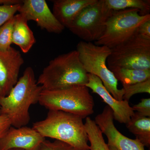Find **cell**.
<instances>
[{
	"label": "cell",
	"instance_id": "1",
	"mask_svg": "<svg viewBox=\"0 0 150 150\" xmlns=\"http://www.w3.org/2000/svg\"><path fill=\"white\" fill-rule=\"evenodd\" d=\"M42 91L33 69L27 67L8 94L0 97V115L7 116L15 128L26 126L30 120V107L38 102Z\"/></svg>",
	"mask_w": 150,
	"mask_h": 150
},
{
	"label": "cell",
	"instance_id": "2",
	"mask_svg": "<svg viewBox=\"0 0 150 150\" xmlns=\"http://www.w3.org/2000/svg\"><path fill=\"white\" fill-rule=\"evenodd\" d=\"M83 119L69 112L49 110L46 118L33 123V128L44 138L64 142L75 150H90Z\"/></svg>",
	"mask_w": 150,
	"mask_h": 150
},
{
	"label": "cell",
	"instance_id": "3",
	"mask_svg": "<svg viewBox=\"0 0 150 150\" xmlns=\"http://www.w3.org/2000/svg\"><path fill=\"white\" fill-rule=\"evenodd\" d=\"M88 73L77 50L62 54L49 62L40 74L37 84L44 90H55L76 86H85Z\"/></svg>",
	"mask_w": 150,
	"mask_h": 150
},
{
	"label": "cell",
	"instance_id": "4",
	"mask_svg": "<svg viewBox=\"0 0 150 150\" xmlns=\"http://www.w3.org/2000/svg\"><path fill=\"white\" fill-rule=\"evenodd\" d=\"M38 103L49 110H61L86 118L93 113V98L85 86L55 90H43Z\"/></svg>",
	"mask_w": 150,
	"mask_h": 150
},
{
	"label": "cell",
	"instance_id": "5",
	"mask_svg": "<svg viewBox=\"0 0 150 150\" xmlns=\"http://www.w3.org/2000/svg\"><path fill=\"white\" fill-rule=\"evenodd\" d=\"M76 50L86 72L99 78L108 91L115 99L123 100L124 91L123 88H118V81L107 65L111 49L106 46L81 41L77 45Z\"/></svg>",
	"mask_w": 150,
	"mask_h": 150
},
{
	"label": "cell",
	"instance_id": "6",
	"mask_svg": "<svg viewBox=\"0 0 150 150\" xmlns=\"http://www.w3.org/2000/svg\"><path fill=\"white\" fill-rule=\"evenodd\" d=\"M150 20V14L142 15L137 9L113 11L107 19L103 35L94 44L111 49L131 38L142 23Z\"/></svg>",
	"mask_w": 150,
	"mask_h": 150
},
{
	"label": "cell",
	"instance_id": "7",
	"mask_svg": "<svg viewBox=\"0 0 150 150\" xmlns=\"http://www.w3.org/2000/svg\"><path fill=\"white\" fill-rule=\"evenodd\" d=\"M107 64L109 69H150V38L136 32L128 40L111 48Z\"/></svg>",
	"mask_w": 150,
	"mask_h": 150
},
{
	"label": "cell",
	"instance_id": "8",
	"mask_svg": "<svg viewBox=\"0 0 150 150\" xmlns=\"http://www.w3.org/2000/svg\"><path fill=\"white\" fill-rule=\"evenodd\" d=\"M112 11L105 6L104 0H98L94 4L84 9L69 29L83 41L95 42L103 35L106 21Z\"/></svg>",
	"mask_w": 150,
	"mask_h": 150
},
{
	"label": "cell",
	"instance_id": "9",
	"mask_svg": "<svg viewBox=\"0 0 150 150\" xmlns=\"http://www.w3.org/2000/svg\"><path fill=\"white\" fill-rule=\"evenodd\" d=\"M19 13L33 21L42 29L59 34L65 27L56 18L45 0H24L18 9Z\"/></svg>",
	"mask_w": 150,
	"mask_h": 150
},
{
	"label": "cell",
	"instance_id": "10",
	"mask_svg": "<svg viewBox=\"0 0 150 150\" xmlns=\"http://www.w3.org/2000/svg\"><path fill=\"white\" fill-rule=\"evenodd\" d=\"M113 120V112L108 105L95 118V122L107 137L108 146H112L118 150H145L144 146L139 141L128 138L119 132Z\"/></svg>",
	"mask_w": 150,
	"mask_h": 150
},
{
	"label": "cell",
	"instance_id": "11",
	"mask_svg": "<svg viewBox=\"0 0 150 150\" xmlns=\"http://www.w3.org/2000/svg\"><path fill=\"white\" fill-rule=\"evenodd\" d=\"M24 63L20 51L13 47L0 51V97L7 96L16 84Z\"/></svg>",
	"mask_w": 150,
	"mask_h": 150
},
{
	"label": "cell",
	"instance_id": "12",
	"mask_svg": "<svg viewBox=\"0 0 150 150\" xmlns=\"http://www.w3.org/2000/svg\"><path fill=\"white\" fill-rule=\"evenodd\" d=\"M45 140L33 128L23 126L16 128L11 126L0 139V150H38Z\"/></svg>",
	"mask_w": 150,
	"mask_h": 150
},
{
	"label": "cell",
	"instance_id": "13",
	"mask_svg": "<svg viewBox=\"0 0 150 150\" xmlns=\"http://www.w3.org/2000/svg\"><path fill=\"white\" fill-rule=\"evenodd\" d=\"M88 81L86 85V86L90 88L93 93L99 95L110 108L113 112L114 119L119 123L127 124L135 113L129 105V101L125 100L119 101L115 99L96 76L88 74Z\"/></svg>",
	"mask_w": 150,
	"mask_h": 150
},
{
	"label": "cell",
	"instance_id": "14",
	"mask_svg": "<svg viewBox=\"0 0 150 150\" xmlns=\"http://www.w3.org/2000/svg\"><path fill=\"white\" fill-rule=\"evenodd\" d=\"M98 0H55L53 14L58 21L69 28L75 19L86 8L94 4Z\"/></svg>",
	"mask_w": 150,
	"mask_h": 150
},
{
	"label": "cell",
	"instance_id": "15",
	"mask_svg": "<svg viewBox=\"0 0 150 150\" xmlns=\"http://www.w3.org/2000/svg\"><path fill=\"white\" fill-rule=\"evenodd\" d=\"M25 17L19 13L14 16L12 43L18 46L23 53H27L36 42L33 32Z\"/></svg>",
	"mask_w": 150,
	"mask_h": 150
},
{
	"label": "cell",
	"instance_id": "16",
	"mask_svg": "<svg viewBox=\"0 0 150 150\" xmlns=\"http://www.w3.org/2000/svg\"><path fill=\"white\" fill-rule=\"evenodd\" d=\"M129 131L135 135L136 139L147 147L150 146V118L135 112L126 124Z\"/></svg>",
	"mask_w": 150,
	"mask_h": 150
},
{
	"label": "cell",
	"instance_id": "17",
	"mask_svg": "<svg viewBox=\"0 0 150 150\" xmlns=\"http://www.w3.org/2000/svg\"><path fill=\"white\" fill-rule=\"evenodd\" d=\"M110 71L123 85H130L150 79V69L139 70L114 68Z\"/></svg>",
	"mask_w": 150,
	"mask_h": 150
},
{
	"label": "cell",
	"instance_id": "18",
	"mask_svg": "<svg viewBox=\"0 0 150 150\" xmlns=\"http://www.w3.org/2000/svg\"><path fill=\"white\" fill-rule=\"evenodd\" d=\"M108 9L112 11L123 10L127 9H137L142 15L150 14V0H104Z\"/></svg>",
	"mask_w": 150,
	"mask_h": 150
},
{
	"label": "cell",
	"instance_id": "19",
	"mask_svg": "<svg viewBox=\"0 0 150 150\" xmlns=\"http://www.w3.org/2000/svg\"><path fill=\"white\" fill-rule=\"evenodd\" d=\"M84 125L88 141L90 143V150H109L102 133L94 121L90 117H86Z\"/></svg>",
	"mask_w": 150,
	"mask_h": 150
},
{
	"label": "cell",
	"instance_id": "20",
	"mask_svg": "<svg viewBox=\"0 0 150 150\" xmlns=\"http://www.w3.org/2000/svg\"><path fill=\"white\" fill-rule=\"evenodd\" d=\"M14 23V16L0 27V51H7L11 47Z\"/></svg>",
	"mask_w": 150,
	"mask_h": 150
},
{
	"label": "cell",
	"instance_id": "21",
	"mask_svg": "<svg viewBox=\"0 0 150 150\" xmlns=\"http://www.w3.org/2000/svg\"><path fill=\"white\" fill-rule=\"evenodd\" d=\"M124 91L123 100L129 101L134 95L140 93H150V79L130 85H123Z\"/></svg>",
	"mask_w": 150,
	"mask_h": 150
},
{
	"label": "cell",
	"instance_id": "22",
	"mask_svg": "<svg viewBox=\"0 0 150 150\" xmlns=\"http://www.w3.org/2000/svg\"><path fill=\"white\" fill-rule=\"evenodd\" d=\"M21 5H0V27L14 16Z\"/></svg>",
	"mask_w": 150,
	"mask_h": 150
},
{
	"label": "cell",
	"instance_id": "23",
	"mask_svg": "<svg viewBox=\"0 0 150 150\" xmlns=\"http://www.w3.org/2000/svg\"><path fill=\"white\" fill-rule=\"evenodd\" d=\"M38 150H75L70 145L64 142L56 140L54 142L45 140Z\"/></svg>",
	"mask_w": 150,
	"mask_h": 150
},
{
	"label": "cell",
	"instance_id": "24",
	"mask_svg": "<svg viewBox=\"0 0 150 150\" xmlns=\"http://www.w3.org/2000/svg\"><path fill=\"white\" fill-rule=\"evenodd\" d=\"M133 110H136L140 115L145 117H150V98H143L141 102L134 105L132 107Z\"/></svg>",
	"mask_w": 150,
	"mask_h": 150
},
{
	"label": "cell",
	"instance_id": "25",
	"mask_svg": "<svg viewBox=\"0 0 150 150\" xmlns=\"http://www.w3.org/2000/svg\"><path fill=\"white\" fill-rule=\"evenodd\" d=\"M11 126V121L8 117L0 115V139L6 134Z\"/></svg>",
	"mask_w": 150,
	"mask_h": 150
},
{
	"label": "cell",
	"instance_id": "26",
	"mask_svg": "<svg viewBox=\"0 0 150 150\" xmlns=\"http://www.w3.org/2000/svg\"><path fill=\"white\" fill-rule=\"evenodd\" d=\"M137 32L138 34L150 38V20L147 21L138 28Z\"/></svg>",
	"mask_w": 150,
	"mask_h": 150
},
{
	"label": "cell",
	"instance_id": "27",
	"mask_svg": "<svg viewBox=\"0 0 150 150\" xmlns=\"http://www.w3.org/2000/svg\"><path fill=\"white\" fill-rule=\"evenodd\" d=\"M23 1L21 0H0V5H14L21 4Z\"/></svg>",
	"mask_w": 150,
	"mask_h": 150
},
{
	"label": "cell",
	"instance_id": "28",
	"mask_svg": "<svg viewBox=\"0 0 150 150\" xmlns=\"http://www.w3.org/2000/svg\"><path fill=\"white\" fill-rule=\"evenodd\" d=\"M108 148H109V150H118L116 148L112 146H108Z\"/></svg>",
	"mask_w": 150,
	"mask_h": 150
},
{
	"label": "cell",
	"instance_id": "29",
	"mask_svg": "<svg viewBox=\"0 0 150 150\" xmlns=\"http://www.w3.org/2000/svg\"><path fill=\"white\" fill-rule=\"evenodd\" d=\"M9 150H25L22 149H10Z\"/></svg>",
	"mask_w": 150,
	"mask_h": 150
}]
</instances>
